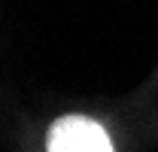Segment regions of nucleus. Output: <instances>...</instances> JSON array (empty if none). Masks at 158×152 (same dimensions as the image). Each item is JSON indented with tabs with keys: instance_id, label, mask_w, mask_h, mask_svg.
<instances>
[{
	"instance_id": "1",
	"label": "nucleus",
	"mask_w": 158,
	"mask_h": 152,
	"mask_svg": "<svg viewBox=\"0 0 158 152\" xmlns=\"http://www.w3.org/2000/svg\"><path fill=\"white\" fill-rule=\"evenodd\" d=\"M49 152H113V140L94 119L64 116L49 131Z\"/></svg>"
}]
</instances>
